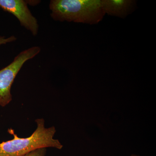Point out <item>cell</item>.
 <instances>
[{"mask_svg": "<svg viewBox=\"0 0 156 156\" xmlns=\"http://www.w3.org/2000/svg\"><path fill=\"white\" fill-rule=\"evenodd\" d=\"M41 48L34 46L23 50L9 65L0 70V106L5 107L12 100L11 89L17 74L26 62L40 53Z\"/></svg>", "mask_w": 156, "mask_h": 156, "instance_id": "obj_3", "label": "cell"}, {"mask_svg": "<svg viewBox=\"0 0 156 156\" xmlns=\"http://www.w3.org/2000/svg\"><path fill=\"white\" fill-rule=\"evenodd\" d=\"M36 129L28 137H19L14 130L9 129L8 132L13 135V139L0 143V156H23L41 148H54L61 150L63 145L58 139H54L56 132L54 126L46 128L43 119L35 120Z\"/></svg>", "mask_w": 156, "mask_h": 156, "instance_id": "obj_1", "label": "cell"}, {"mask_svg": "<svg viewBox=\"0 0 156 156\" xmlns=\"http://www.w3.org/2000/svg\"><path fill=\"white\" fill-rule=\"evenodd\" d=\"M105 13L124 18L134 10L136 1L133 0H101Z\"/></svg>", "mask_w": 156, "mask_h": 156, "instance_id": "obj_5", "label": "cell"}, {"mask_svg": "<svg viewBox=\"0 0 156 156\" xmlns=\"http://www.w3.org/2000/svg\"><path fill=\"white\" fill-rule=\"evenodd\" d=\"M17 40V38L14 36H11L8 37L5 36H0V45L6 44L9 43H12Z\"/></svg>", "mask_w": 156, "mask_h": 156, "instance_id": "obj_7", "label": "cell"}, {"mask_svg": "<svg viewBox=\"0 0 156 156\" xmlns=\"http://www.w3.org/2000/svg\"><path fill=\"white\" fill-rule=\"evenodd\" d=\"M0 8L17 18L20 25L36 36L39 31L37 20L29 9L26 1L0 0Z\"/></svg>", "mask_w": 156, "mask_h": 156, "instance_id": "obj_4", "label": "cell"}, {"mask_svg": "<svg viewBox=\"0 0 156 156\" xmlns=\"http://www.w3.org/2000/svg\"><path fill=\"white\" fill-rule=\"evenodd\" d=\"M47 149L46 148L38 149L23 156H46Z\"/></svg>", "mask_w": 156, "mask_h": 156, "instance_id": "obj_6", "label": "cell"}, {"mask_svg": "<svg viewBox=\"0 0 156 156\" xmlns=\"http://www.w3.org/2000/svg\"><path fill=\"white\" fill-rule=\"evenodd\" d=\"M27 2V5H29L30 6H35L39 4V3L41 2L40 1H26Z\"/></svg>", "mask_w": 156, "mask_h": 156, "instance_id": "obj_8", "label": "cell"}, {"mask_svg": "<svg viewBox=\"0 0 156 156\" xmlns=\"http://www.w3.org/2000/svg\"><path fill=\"white\" fill-rule=\"evenodd\" d=\"M130 156H140L139 155H138L134 154H131Z\"/></svg>", "mask_w": 156, "mask_h": 156, "instance_id": "obj_9", "label": "cell"}, {"mask_svg": "<svg viewBox=\"0 0 156 156\" xmlns=\"http://www.w3.org/2000/svg\"><path fill=\"white\" fill-rule=\"evenodd\" d=\"M50 16L53 20L95 24L105 13L100 0H51Z\"/></svg>", "mask_w": 156, "mask_h": 156, "instance_id": "obj_2", "label": "cell"}]
</instances>
